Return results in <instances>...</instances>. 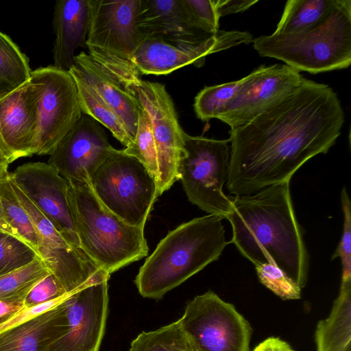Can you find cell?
<instances>
[{"label":"cell","instance_id":"obj_37","mask_svg":"<svg viewBox=\"0 0 351 351\" xmlns=\"http://www.w3.org/2000/svg\"><path fill=\"white\" fill-rule=\"evenodd\" d=\"M31 307H25L5 323L0 325V332L38 316L56 306L65 297Z\"/></svg>","mask_w":351,"mask_h":351},{"label":"cell","instance_id":"obj_13","mask_svg":"<svg viewBox=\"0 0 351 351\" xmlns=\"http://www.w3.org/2000/svg\"><path fill=\"white\" fill-rule=\"evenodd\" d=\"M252 40L249 32L235 30H219L207 37L178 40L144 38L131 62L141 75H166L191 64L200 66L208 55Z\"/></svg>","mask_w":351,"mask_h":351},{"label":"cell","instance_id":"obj_41","mask_svg":"<svg viewBox=\"0 0 351 351\" xmlns=\"http://www.w3.org/2000/svg\"><path fill=\"white\" fill-rule=\"evenodd\" d=\"M173 348L174 351H195L190 341L182 330L180 322L175 334Z\"/></svg>","mask_w":351,"mask_h":351},{"label":"cell","instance_id":"obj_16","mask_svg":"<svg viewBox=\"0 0 351 351\" xmlns=\"http://www.w3.org/2000/svg\"><path fill=\"white\" fill-rule=\"evenodd\" d=\"M9 178L69 243L81 248L68 200L69 182L52 165L25 163Z\"/></svg>","mask_w":351,"mask_h":351},{"label":"cell","instance_id":"obj_21","mask_svg":"<svg viewBox=\"0 0 351 351\" xmlns=\"http://www.w3.org/2000/svg\"><path fill=\"white\" fill-rule=\"evenodd\" d=\"M73 60L86 80L116 112L134 138L143 110L135 95L125 89L85 52L75 55Z\"/></svg>","mask_w":351,"mask_h":351},{"label":"cell","instance_id":"obj_27","mask_svg":"<svg viewBox=\"0 0 351 351\" xmlns=\"http://www.w3.org/2000/svg\"><path fill=\"white\" fill-rule=\"evenodd\" d=\"M29 59L12 39L0 31V98L30 80Z\"/></svg>","mask_w":351,"mask_h":351},{"label":"cell","instance_id":"obj_17","mask_svg":"<svg viewBox=\"0 0 351 351\" xmlns=\"http://www.w3.org/2000/svg\"><path fill=\"white\" fill-rule=\"evenodd\" d=\"M114 147L102 125L83 114L49 155L52 165L69 183H90Z\"/></svg>","mask_w":351,"mask_h":351},{"label":"cell","instance_id":"obj_33","mask_svg":"<svg viewBox=\"0 0 351 351\" xmlns=\"http://www.w3.org/2000/svg\"><path fill=\"white\" fill-rule=\"evenodd\" d=\"M260 282L283 300L301 298V288L277 266L265 263L255 266Z\"/></svg>","mask_w":351,"mask_h":351},{"label":"cell","instance_id":"obj_29","mask_svg":"<svg viewBox=\"0 0 351 351\" xmlns=\"http://www.w3.org/2000/svg\"><path fill=\"white\" fill-rule=\"evenodd\" d=\"M123 151L143 164L157 184L158 167L156 144L150 118L144 109L140 112L137 130L133 141Z\"/></svg>","mask_w":351,"mask_h":351},{"label":"cell","instance_id":"obj_25","mask_svg":"<svg viewBox=\"0 0 351 351\" xmlns=\"http://www.w3.org/2000/svg\"><path fill=\"white\" fill-rule=\"evenodd\" d=\"M338 0H289L274 33L291 34L313 28L332 12Z\"/></svg>","mask_w":351,"mask_h":351},{"label":"cell","instance_id":"obj_3","mask_svg":"<svg viewBox=\"0 0 351 351\" xmlns=\"http://www.w3.org/2000/svg\"><path fill=\"white\" fill-rule=\"evenodd\" d=\"M222 220L207 215L170 231L139 269L134 282L141 295L160 299L217 261L230 243Z\"/></svg>","mask_w":351,"mask_h":351},{"label":"cell","instance_id":"obj_26","mask_svg":"<svg viewBox=\"0 0 351 351\" xmlns=\"http://www.w3.org/2000/svg\"><path fill=\"white\" fill-rule=\"evenodd\" d=\"M8 178L0 182V232L21 241L38 254L36 232L28 214L16 199Z\"/></svg>","mask_w":351,"mask_h":351},{"label":"cell","instance_id":"obj_6","mask_svg":"<svg viewBox=\"0 0 351 351\" xmlns=\"http://www.w3.org/2000/svg\"><path fill=\"white\" fill-rule=\"evenodd\" d=\"M90 57L130 90L141 78L131 57L143 37L137 27L141 0H88Z\"/></svg>","mask_w":351,"mask_h":351},{"label":"cell","instance_id":"obj_9","mask_svg":"<svg viewBox=\"0 0 351 351\" xmlns=\"http://www.w3.org/2000/svg\"><path fill=\"white\" fill-rule=\"evenodd\" d=\"M178 320L195 351H250L249 322L212 291L189 301Z\"/></svg>","mask_w":351,"mask_h":351},{"label":"cell","instance_id":"obj_22","mask_svg":"<svg viewBox=\"0 0 351 351\" xmlns=\"http://www.w3.org/2000/svg\"><path fill=\"white\" fill-rule=\"evenodd\" d=\"M62 300L51 310L1 332L0 351H46L60 335Z\"/></svg>","mask_w":351,"mask_h":351},{"label":"cell","instance_id":"obj_7","mask_svg":"<svg viewBox=\"0 0 351 351\" xmlns=\"http://www.w3.org/2000/svg\"><path fill=\"white\" fill-rule=\"evenodd\" d=\"M89 185L100 202L125 222L144 227L157 199V184L135 158L114 148Z\"/></svg>","mask_w":351,"mask_h":351},{"label":"cell","instance_id":"obj_36","mask_svg":"<svg viewBox=\"0 0 351 351\" xmlns=\"http://www.w3.org/2000/svg\"><path fill=\"white\" fill-rule=\"evenodd\" d=\"M66 294L67 293L51 273L31 289L26 295L24 303L25 307H31L60 298Z\"/></svg>","mask_w":351,"mask_h":351},{"label":"cell","instance_id":"obj_23","mask_svg":"<svg viewBox=\"0 0 351 351\" xmlns=\"http://www.w3.org/2000/svg\"><path fill=\"white\" fill-rule=\"evenodd\" d=\"M316 351H351V280L341 281L329 316L315 333Z\"/></svg>","mask_w":351,"mask_h":351},{"label":"cell","instance_id":"obj_18","mask_svg":"<svg viewBox=\"0 0 351 351\" xmlns=\"http://www.w3.org/2000/svg\"><path fill=\"white\" fill-rule=\"evenodd\" d=\"M39 86L31 79L0 98V135L15 160L34 154Z\"/></svg>","mask_w":351,"mask_h":351},{"label":"cell","instance_id":"obj_38","mask_svg":"<svg viewBox=\"0 0 351 351\" xmlns=\"http://www.w3.org/2000/svg\"><path fill=\"white\" fill-rule=\"evenodd\" d=\"M217 14L219 17L228 14L242 12L255 3V0H215Z\"/></svg>","mask_w":351,"mask_h":351},{"label":"cell","instance_id":"obj_1","mask_svg":"<svg viewBox=\"0 0 351 351\" xmlns=\"http://www.w3.org/2000/svg\"><path fill=\"white\" fill-rule=\"evenodd\" d=\"M344 119L332 88L303 78L287 97L230 129L228 191L243 196L290 182L306 162L335 145Z\"/></svg>","mask_w":351,"mask_h":351},{"label":"cell","instance_id":"obj_5","mask_svg":"<svg viewBox=\"0 0 351 351\" xmlns=\"http://www.w3.org/2000/svg\"><path fill=\"white\" fill-rule=\"evenodd\" d=\"M261 56L282 60L298 70L316 74L351 64V1L338 0L330 16L304 32L273 33L253 39Z\"/></svg>","mask_w":351,"mask_h":351},{"label":"cell","instance_id":"obj_8","mask_svg":"<svg viewBox=\"0 0 351 351\" xmlns=\"http://www.w3.org/2000/svg\"><path fill=\"white\" fill-rule=\"evenodd\" d=\"M230 167L228 140L193 136L185 133L184 152L179 165L180 180L193 204L208 215L227 219L230 196L223 191Z\"/></svg>","mask_w":351,"mask_h":351},{"label":"cell","instance_id":"obj_43","mask_svg":"<svg viewBox=\"0 0 351 351\" xmlns=\"http://www.w3.org/2000/svg\"><path fill=\"white\" fill-rule=\"evenodd\" d=\"M0 156H4L9 159L12 162L15 160L12 153L9 151L0 135Z\"/></svg>","mask_w":351,"mask_h":351},{"label":"cell","instance_id":"obj_4","mask_svg":"<svg viewBox=\"0 0 351 351\" xmlns=\"http://www.w3.org/2000/svg\"><path fill=\"white\" fill-rule=\"evenodd\" d=\"M68 200L80 247L110 275L148 254L144 227L107 209L88 183H69Z\"/></svg>","mask_w":351,"mask_h":351},{"label":"cell","instance_id":"obj_12","mask_svg":"<svg viewBox=\"0 0 351 351\" xmlns=\"http://www.w3.org/2000/svg\"><path fill=\"white\" fill-rule=\"evenodd\" d=\"M131 91L150 118L156 149L157 193L160 196L180 180L179 165L184 152L185 132L164 84L141 80Z\"/></svg>","mask_w":351,"mask_h":351},{"label":"cell","instance_id":"obj_42","mask_svg":"<svg viewBox=\"0 0 351 351\" xmlns=\"http://www.w3.org/2000/svg\"><path fill=\"white\" fill-rule=\"evenodd\" d=\"M12 162L7 158L0 156V182L7 179L9 176L8 167Z\"/></svg>","mask_w":351,"mask_h":351},{"label":"cell","instance_id":"obj_40","mask_svg":"<svg viewBox=\"0 0 351 351\" xmlns=\"http://www.w3.org/2000/svg\"><path fill=\"white\" fill-rule=\"evenodd\" d=\"M252 351H295L286 341L278 337H269L259 343Z\"/></svg>","mask_w":351,"mask_h":351},{"label":"cell","instance_id":"obj_39","mask_svg":"<svg viewBox=\"0 0 351 351\" xmlns=\"http://www.w3.org/2000/svg\"><path fill=\"white\" fill-rule=\"evenodd\" d=\"M25 298L0 300V325L8 322L25 307Z\"/></svg>","mask_w":351,"mask_h":351},{"label":"cell","instance_id":"obj_30","mask_svg":"<svg viewBox=\"0 0 351 351\" xmlns=\"http://www.w3.org/2000/svg\"><path fill=\"white\" fill-rule=\"evenodd\" d=\"M245 77L233 82L206 86L195 97L194 110L198 119L207 121L217 118L224 106L235 96Z\"/></svg>","mask_w":351,"mask_h":351},{"label":"cell","instance_id":"obj_32","mask_svg":"<svg viewBox=\"0 0 351 351\" xmlns=\"http://www.w3.org/2000/svg\"><path fill=\"white\" fill-rule=\"evenodd\" d=\"M38 257L21 241L0 232V276L19 269Z\"/></svg>","mask_w":351,"mask_h":351},{"label":"cell","instance_id":"obj_34","mask_svg":"<svg viewBox=\"0 0 351 351\" xmlns=\"http://www.w3.org/2000/svg\"><path fill=\"white\" fill-rule=\"evenodd\" d=\"M179 325L177 320L150 332H142L130 345L129 351H174L173 341Z\"/></svg>","mask_w":351,"mask_h":351},{"label":"cell","instance_id":"obj_28","mask_svg":"<svg viewBox=\"0 0 351 351\" xmlns=\"http://www.w3.org/2000/svg\"><path fill=\"white\" fill-rule=\"evenodd\" d=\"M49 274L43 261L37 257L30 263L0 276V300L25 298Z\"/></svg>","mask_w":351,"mask_h":351},{"label":"cell","instance_id":"obj_15","mask_svg":"<svg viewBox=\"0 0 351 351\" xmlns=\"http://www.w3.org/2000/svg\"><path fill=\"white\" fill-rule=\"evenodd\" d=\"M303 77L287 65H261L249 75L216 119L230 129L245 125L298 87Z\"/></svg>","mask_w":351,"mask_h":351},{"label":"cell","instance_id":"obj_31","mask_svg":"<svg viewBox=\"0 0 351 351\" xmlns=\"http://www.w3.org/2000/svg\"><path fill=\"white\" fill-rule=\"evenodd\" d=\"M189 26L195 31L214 35L218 32L219 19L215 0H181Z\"/></svg>","mask_w":351,"mask_h":351},{"label":"cell","instance_id":"obj_10","mask_svg":"<svg viewBox=\"0 0 351 351\" xmlns=\"http://www.w3.org/2000/svg\"><path fill=\"white\" fill-rule=\"evenodd\" d=\"M30 79L39 86L34 154L51 155L82 114L76 85L53 65L32 71Z\"/></svg>","mask_w":351,"mask_h":351},{"label":"cell","instance_id":"obj_2","mask_svg":"<svg viewBox=\"0 0 351 351\" xmlns=\"http://www.w3.org/2000/svg\"><path fill=\"white\" fill-rule=\"evenodd\" d=\"M290 182L271 185L243 196H230L227 219L232 240L255 266H277L300 288L307 282L309 256L304 231L293 209Z\"/></svg>","mask_w":351,"mask_h":351},{"label":"cell","instance_id":"obj_14","mask_svg":"<svg viewBox=\"0 0 351 351\" xmlns=\"http://www.w3.org/2000/svg\"><path fill=\"white\" fill-rule=\"evenodd\" d=\"M108 281L89 284L66 295L60 337L46 351H99L108 315Z\"/></svg>","mask_w":351,"mask_h":351},{"label":"cell","instance_id":"obj_35","mask_svg":"<svg viewBox=\"0 0 351 351\" xmlns=\"http://www.w3.org/2000/svg\"><path fill=\"white\" fill-rule=\"evenodd\" d=\"M343 213L342 235L331 260L339 257L342 265L341 281L351 280V204L347 190L343 187L341 193Z\"/></svg>","mask_w":351,"mask_h":351},{"label":"cell","instance_id":"obj_24","mask_svg":"<svg viewBox=\"0 0 351 351\" xmlns=\"http://www.w3.org/2000/svg\"><path fill=\"white\" fill-rule=\"evenodd\" d=\"M68 72L75 83L82 112L108 128L125 147L129 145L134 138L116 112L86 80L77 66L73 65Z\"/></svg>","mask_w":351,"mask_h":351},{"label":"cell","instance_id":"obj_19","mask_svg":"<svg viewBox=\"0 0 351 351\" xmlns=\"http://www.w3.org/2000/svg\"><path fill=\"white\" fill-rule=\"evenodd\" d=\"M89 27L88 0L56 1L53 16L54 67L68 71L74 65V52L78 47H86Z\"/></svg>","mask_w":351,"mask_h":351},{"label":"cell","instance_id":"obj_11","mask_svg":"<svg viewBox=\"0 0 351 351\" xmlns=\"http://www.w3.org/2000/svg\"><path fill=\"white\" fill-rule=\"evenodd\" d=\"M9 179L14 195L28 214L38 239V256L54 275L66 293L89 284L108 280L82 249L69 243L23 192Z\"/></svg>","mask_w":351,"mask_h":351},{"label":"cell","instance_id":"obj_20","mask_svg":"<svg viewBox=\"0 0 351 351\" xmlns=\"http://www.w3.org/2000/svg\"><path fill=\"white\" fill-rule=\"evenodd\" d=\"M136 24L143 38L178 40L212 36L189 26L181 0H141Z\"/></svg>","mask_w":351,"mask_h":351}]
</instances>
